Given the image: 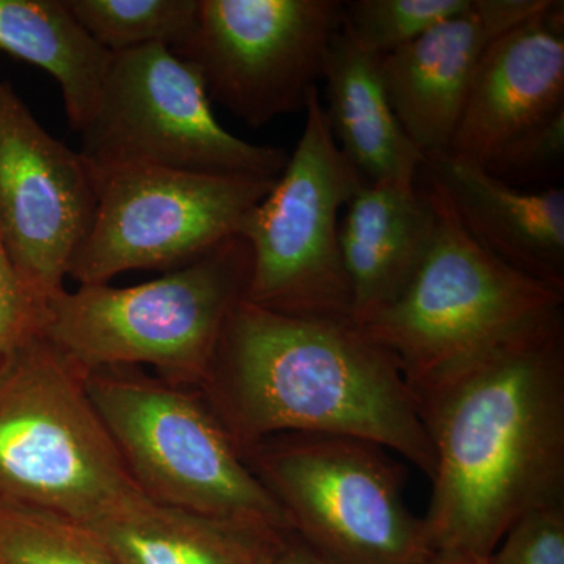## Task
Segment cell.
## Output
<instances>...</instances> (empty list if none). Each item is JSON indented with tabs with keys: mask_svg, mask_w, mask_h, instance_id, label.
<instances>
[{
	"mask_svg": "<svg viewBox=\"0 0 564 564\" xmlns=\"http://www.w3.org/2000/svg\"><path fill=\"white\" fill-rule=\"evenodd\" d=\"M417 408L434 452L432 552L491 556L519 519L564 505V314Z\"/></svg>",
	"mask_w": 564,
	"mask_h": 564,
	"instance_id": "cell-1",
	"label": "cell"
},
{
	"mask_svg": "<svg viewBox=\"0 0 564 564\" xmlns=\"http://www.w3.org/2000/svg\"><path fill=\"white\" fill-rule=\"evenodd\" d=\"M206 388L239 452L276 434H333L391 448L433 475L432 443L399 364L352 321L240 300Z\"/></svg>",
	"mask_w": 564,
	"mask_h": 564,
	"instance_id": "cell-2",
	"label": "cell"
},
{
	"mask_svg": "<svg viewBox=\"0 0 564 564\" xmlns=\"http://www.w3.org/2000/svg\"><path fill=\"white\" fill-rule=\"evenodd\" d=\"M436 231L406 291L364 332L391 352L415 403L563 313L564 293L489 254L426 176Z\"/></svg>",
	"mask_w": 564,
	"mask_h": 564,
	"instance_id": "cell-3",
	"label": "cell"
},
{
	"mask_svg": "<svg viewBox=\"0 0 564 564\" xmlns=\"http://www.w3.org/2000/svg\"><path fill=\"white\" fill-rule=\"evenodd\" d=\"M250 245L236 236L159 280L63 289L41 334L82 373L151 366L169 383H209L223 329L251 276Z\"/></svg>",
	"mask_w": 564,
	"mask_h": 564,
	"instance_id": "cell-4",
	"label": "cell"
},
{
	"mask_svg": "<svg viewBox=\"0 0 564 564\" xmlns=\"http://www.w3.org/2000/svg\"><path fill=\"white\" fill-rule=\"evenodd\" d=\"M140 491L77 370L41 334L0 370V503L90 524Z\"/></svg>",
	"mask_w": 564,
	"mask_h": 564,
	"instance_id": "cell-5",
	"label": "cell"
},
{
	"mask_svg": "<svg viewBox=\"0 0 564 564\" xmlns=\"http://www.w3.org/2000/svg\"><path fill=\"white\" fill-rule=\"evenodd\" d=\"M240 455L323 563L421 564L432 554L425 521L404 503V467L380 445L284 433Z\"/></svg>",
	"mask_w": 564,
	"mask_h": 564,
	"instance_id": "cell-6",
	"label": "cell"
},
{
	"mask_svg": "<svg viewBox=\"0 0 564 564\" xmlns=\"http://www.w3.org/2000/svg\"><path fill=\"white\" fill-rule=\"evenodd\" d=\"M131 369L85 375V386L140 491L169 507L292 533L214 408Z\"/></svg>",
	"mask_w": 564,
	"mask_h": 564,
	"instance_id": "cell-7",
	"label": "cell"
},
{
	"mask_svg": "<svg viewBox=\"0 0 564 564\" xmlns=\"http://www.w3.org/2000/svg\"><path fill=\"white\" fill-rule=\"evenodd\" d=\"M284 172L240 226L250 245L245 302L295 317L351 321L339 214L367 182L337 147L318 87Z\"/></svg>",
	"mask_w": 564,
	"mask_h": 564,
	"instance_id": "cell-8",
	"label": "cell"
},
{
	"mask_svg": "<svg viewBox=\"0 0 564 564\" xmlns=\"http://www.w3.org/2000/svg\"><path fill=\"white\" fill-rule=\"evenodd\" d=\"M80 154L96 172L132 166L281 176L282 148L239 139L212 110L198 70L165 46L113 54Z\"/></svg>",
	"mask_w": 564,
	"mask_h": 564,
	"instance_id": "cell-9",
	"label": "cell"
},
{
	"mask_svg": "<svg viewBox=\"0 0 564 564\" xmlns=\"http://www.w3.org/2000/svg\"><path fill=\"white\" fill-rule=\"evenodd\" d=\"M98 174V203L70 259L80 285L133 270L182 269L239 236L272 177L132 166Z\"/></svg>",
	"mask_w": 564,
	"mask_h": 564,
	"instance_id": "cell-10",
	"label": "cell"
},
{
	"mask_svg": "<svg viewBox=\"0 0 564 564\" xmlns=\"http://www.w3.org/2000/svg\"><path fill=\"white\" fill-rule=\"evenodd\" d=\"M343 18L340 0H198L173 52L198 70L210 101L262 128L306 109Z\"/></svg>",
	"mask_w": 564,
	"mask_h": 564,
	"instance_id": "cell-11",
	"label": "cell"
},
{
	"mask_svg": "<svg viewBox=\"0 0 564 564\" xmlns=\"http://www.w3.org/2000/svg\"><path fill=\"white\" fill-rule=\"evenodd\" d=\"M98 174L54 139L0 82V236L41 302L65 289L70 259L90 229Z\"/></svg>",
	"mask_w": 564,
	"mask_h": 564,
	"instance_id": "cell-12",
	"label": "cell"
},
{
	"mask_svg": "<svg viewBox=\"0 0 564 564\" xmlns=\"http://www.w3.org/2000/svg\"><path fill=\"white\" fill-rule=\"evenodd\" d=\"M549 0H470L469 6L381 57L392 109L423 155L447 152L485 52Z\"/></svg>",
	"mask_w": 564,
	"mask_h": 564,
	"instance_id": "cell-13",
	"label": "cell"
},
{
	"mask_svg": "<svg viewBox=\"0 0 564 564\" xmlns=\"http://www.w3.org/2000/svg\"><path fill=\"white\" fill-rule=\"evenodd\" d=\"M564 109V2L502 33L485 52L448 154L485 165L519 133Z\"/></svg>",
	"mask_w": 564,
	"mask_h": 564,
	"instance_id": "cell-14",
	"label": "cell"
},
{
	"mask_svg": "<svg viewBox=\"0 0 564 564\" xmlns=\"http://www.w3.org/2000/svg\"><path fill=\"white\" fill-rule=\"evenodd\" d=\"M422 172L454 207L466 232L511 269L564 293V191H522L448 152L425 155Z\"/></svg>",
	"mask_w": 564,
	"mask_h": 564,
	"instance_id": "cell-15",
	"label": "cell"
},
{
	"mask_svg": "<svg viewBox=\"0 0 564 564\" xmlns=\"http://www.w3.org/2000/svg\"><path fill=\"white\" fill-rule=\"evenodd\" d=\"M436 231L429 188L364 182L347 204L339 243L351 289V321L364 326L400 299Z\"/></svg>",
	"mask_w": 564,
	"mask_h": 564,
	"instance_id": "cell-16",
	"label": "cell"
},
{
	"mask_svg": "<svg viewBox=\"0 0 564 564\" xmlns=\"http://www.w3.org/2000/svg\"><path fill=\"white\" fill-rule=\"evenodd\" d=\"M84 525L120 564H274L292 534L169 507L141 491Z\"/></svg>",
	"mask_w": 564,
	"mask_h": 564,
	"instance_id": "cell-17",
	"label": "cell"
},
{
	"mask_svg": "<svg viewBox=\"0 0 564 564\" xmlns=\"http://www.w3.org/2000/svg\"><path fill=\"white\" fill-rule=\"evenodd\" d=\"M326 118L345 158L372 184H415L425 155L404 132L386 90L381 57L340 25L323 69Z\"/></svg>",
	"mask_w": 564,
	"mask_h": 564,
	"instance_id": "cell-18",
	"label": "cell"
},
{
	"mask_svg": "<svg viewBox=\"0 0 564 564\" xmlns=\"http://www.w3.org/2000/svg\"><path fill=\"white\" fill-rule=\"evenodd\" d=\"M0 51L57 80L69 128L80 133L98 106L113 54L77 21L68 0H0Z\"/></svg>",
	"mask_w": 564,
	"mask_h": 564,
	"instance_id": "cell-19",
	"label": "cell"
},
{
	"mask_svg": "<svg viewBox=\"0 0 564 564\" xmlns=\"http://www.w3.org/2000/svg\"><path fill=\"white\" fill-rule=\"evenodd\" d=\"M68 6L110 54L147 46L176 51L198 13V0H68Z\"/></svg>",
	"mask_w": 564,
	"mask_h": 564,
	"instance_id": "cell-20",
	"label": "cell"
},
{
	"mask_svg": "<svg viewBox=\"0 0 564 564\" xmlns=\"http://www.w3.org/2000/svg\"><path fill=\"white\" fill-rule=\"evenodd\" d=\"M0 564H120L88 527L0 503Z\"/></svg>",
	"mask_w": 564,
	"mask_h": 564,
	"instance_id": "cell-21",
	"label": "cell"
},
{
	"mask_svg": "<svg viewBox=\"0 0 564 564\" xmlns=\"http://www.w3.org/2000/svg\"><path fill=\"white\" fill-rule=\"evenodd\" d=\"M470 0H350L343 29L361 50L384 57L469 6Z\"/></svg>",
	"mask_w": 564,
	"mask_h": 564,
	"instance_id": "cell-22",
	"label": "cell"
},
{
	"mask_svg": "<svg viewBox=\"0 0 564 564\" xmlns=\"http://www.w3.org/2000/svg\"><path fill=\"white\" fill-rule=\"evenodd\" d=\"M563 165L564 109L516 135L480 166L511 187L541 191L562 177Z\"/></svg>",
	"mask_w": 564,
	"mask_h": 564,
	"instance_id": "cell-23",
	"label": "cell"
},
{
	"mask_svg": "<svg viewBox=\"0 0 564 564\" xmlns=\"http://www.w3.org/2000/svg\"><path fill=\"white\" fill-rule=\"evenodd\" d=\"M46 303L31 291L0 236V370L25 340L41 332Z\"/></svg>",
	"mask_w": 564,
	"mask_h": 564,
	"instance_id": "cell-24",
	"label": "cell"
},
{
	"mask_svg": "<svg viewBox=\"0 0 564 564\" xmlns=\"http://www.w3.org/2000/svg\"><path fill=\"white\" fill-rule=\"evenodd\" d=\"M489 560L491 564H564V505L519 519Z\"/></svg>",
	"mask_w": 564,
	"mask_h": 564,
	"instance_id": "cell-25",
	"label": "cell"
},
{
	"mask_svg": "<svg viewBox=\"0 0 564 564\" xmlns=\"http://www.w3.org/2000/svg\"><path fill=\"white\" fill-rule=\"evenodd\" d=\"M274 564H325L295 536L291 534Z\"/></svg>",
	"mask_w": 564,
	"mask_h": 564,
	"instance_id": "cell-26",
	"label": "cell"
},
{
	"mask_svg": "<svg viewBox=\"0 0 564 564\" xmlns=\"http://www.w3.org/2000/svg\"><path fill=\"white\" fill-rule=\"evenodd\" d=\"M421 564H491L489 556L466 554V552H432Z\"/></svg>",
	"mask_w": 564,
	"mask_h": 564,
	"instance_id": "cell-27",
	"label": "cell"
}]
</instances>
